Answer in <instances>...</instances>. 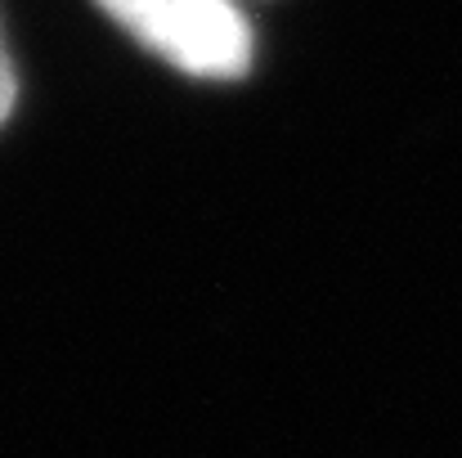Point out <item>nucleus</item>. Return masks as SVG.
<instances>
[{"label":"nucleus","mask_w":462,"mask_h":458,"mask_svg":"<svg viewBox=\"0 0 462 458\" xmlns=\"http://www.w3.org/2000/svg\"><path fill=\"white\" fill-rule=\"evenodd\" d=\"M14 99H18V77H14L9 50H5V41H0V126L9 122V113H14Z\"/></svg>","instance_id":"obj_2"},{"label":"nucleus","mask_w":462,"mask_h":458,"mask_svg":"<svg viewBox=\"0 0 462 458\" xmlns=\"http://www.w3.org/2000/svg\"><path fill=\"white\" fill-rule=\"evenodd\" d=\"M122 32L202 81L252 72V27L234 0H95Z\"/></svg>","instance_id":"obj_1"}]
</instances>
